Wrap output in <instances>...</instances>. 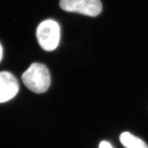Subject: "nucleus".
<instances>
[{
  "label": "nucleus",
  "mask_w": 148,
  "mask_h": 148,
  "mask_svg": "<svg viewBox=\"0 0 148 148\" xmlns=\"http://www.w3.org/2000/svg\"><path fill=\"white\" fill-rule=\"evenodd\" d=\"M3 57V48L2 46H1V43H0V62H1V59H2Z\"/></svg>",
  "instance_id": "0eeeda50"
},
{
  "label": "nucleus",
  "mask_w": 148,
  "mask_h": 148,
  "mask_svg": "<svg viewBox=\"0 0 148 148\" xmlns=\"http://www.w3.org/2000/svg\"><path fill=\"white\" fill-rule=\"evenodd\" d=\"M36 38L42 49L50 51L58 47L60 38L59 24L52 19H47L38 25L36 29Z\"/></svg>",
  "instance_id": "f03ea898"
},
{
  "label": "nucleus",
  "mask_w": 148,
  "mask_h": 148,
  "mask_svg": "<svg viewBox=\"0 0 148 148\" xmlns=\"http://www.w3.org/2000/svg\"><path fill=\"white\" fill-rule=\"evenodd\" d=\"M60 7L69 12H76L94 17L101 13L102 3L100 0H60Z\"/></svg>",
  "instance_id": "7ed1b4c3"
},
{
  "label": "nucleus",
  "mask_w": 148,
  "mask_h": 148,
  "mask_svg": "<svg viewBox=\"0 0 148 148\" xmlns=\"http://www.w3.org/2000/svg\"><path fill=\"white\" fill-rule=\"evenodd\" d=\"M19 84L13 74L8 71L0 72V103L6 102L18 93Z\"/></svg>",
  "instance_id": "20e7f679"
},
{
  "label": "nucleus",
  "mask_w": 148,
  "mask_h": 148,
  "mask_svg": "<svg viewBox=\"0 0 148 148\" xmlns=\"http://www.w3.org/2000/svg\"><path fill=\"white\" fill-rule=\"evenodd\" d=\"M119 139L125 148H148L143 140L127 132L122 133Z\"/></svg>",
  "instance_id": "39448f33"
},
{
  "label": "nucleus",
  "mask_w": 148,
  "mask_h": 148,
  "mask_svg": "<svg viewBox=\"0 0 148 148\" xmlns=\"http://www.w3.org/2000/svg\"><path fill=\"white\" fill-rule=\"evenodd\" d=\"M22 81L25 86L35 93H43L51 84L49 71L44 64L34 62L23 73Z\"/></svg>",
  "instance_id": "f257e3e1"
},
{
  "label": "nucleus",
  "mask_w": 148,
  "mask_h": 148,
  "mask_svg": "<svg viewBox=\"0 0 148 148\" xmlns=\"http://www.w3.org/2000/svg\"><path fill=\"white\" fill-rule=\"evenodd\" d=\"M99 148H112L110 143L107 141H101L99 144Z\"/></svg>",
  "instance_id": "423d86ee"
}]
</instances>
